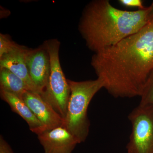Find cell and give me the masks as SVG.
I'll return each instance as SVG.
<instances>
[{
  "mask_svg": "<svg viewBox=\"0 0 153 153\" xmlns=\"http://www.w3.org/2000/svg\"><path fill=\"white\" fill-rule=\"evenodd\" d=\"M26 60L31 80L37 93L41 94L49 80L50 60L49 53L44 45L35 49H27Z\"/></svg>",
  "mask_w": 153,
  "mask_h": 153,
  "instance_id": "obj_6",
  "label": "cell"
},
{
  "mask_svg": "<svg viewBox=\"0 0 153 153\" xmlns=\"http://www.w3.org/2000/svg\"><path fill=\"white\" fill-rule=\"evenodd\" d=\"M18 44L11 39L10 36L0 34V57L5 55L15 48Z\"/></svg>",
  "mask_w": 153,
  "mask_h": 153,
  "instance_id": "obj_13",
  "label": "cell"
},
{
  "mask_svg": "<svg viewBox=\"0 0 153 153\" xmlns=\"http://www.w3.org/2000/svg\"><path fill=\"white\" fill-rule=\"evenodd\" d=\"M71 91L63 127L79 143L85 142L89 133L90 123L88 117V105L96 94L104 87L99 78L75 81L67 79Z\"/></svg>",
  "mask_w": 153,
  "mask_h": 153,
  "instance_id": "obj_3",
  "label": "cell"
},
{
  "mask_svg": "<svg viewBox=\"0 0 153 153\" xmlns=\"http://www.w3.org/2000/svg\"><path fill=\"white\" fill-rule=\"evenodd\" d=\"M91 63L103 88L114 97H140L153 70V22L94 53Z\"/></svg>",
  "mask_w": 153,
  "mask_h": 153,
  "instance_id": "obj_1",
  "label": "cell"
},
{
  "mask_svg": "<svg viewBox=\"0 0 153 153\" xmlns=\"http://www.w3.org/2000/svg\"><path fill=\"white\" fill-rule=\"evenodd\" d=\"M43 45L49 53L50 72L47 86L40 95L64 120L71 91L60 65V42L57 39H49Z\"/></svg>",
  "mask_w": 153,
  "mask_h": 153,
  "instance_id": "obj_4",
  "label": "cell"
},
{
  "mask_svg": "<svg viewBox=\"0 0 153 153\" xmlns=\"http://www.w3.org/2000/svg\"><path fill=\"white\" fill-rule=\"evenodd\" d=\"M121 4L127 7L137 8L139 10H144L145 7L141 0H120Z\"/></svg>",
  "mask_w": 153,
  "mask_h": 153,
  "instance_id": "obj_14",
  "label": "cell"
},
{
  "mask_svg": "<svg viewBox=\"0 0 153 153\" xmlns=\"http://www.w3.org/2000/svg\"><path fill=\"white\" fill-rule=\"evenodd\" d=\"M37 135L45 153H71L79 144L63 126L45 131Z\"/></svg>",
  "mask_w": 153,
  "mask_h": 153,
  "instance_id": "obj_8",
  "label": "cell"
},
{
  "mask_svg": "<svg viewBox=\"0 0 153 153\" xmlns=\"http://www.w3.org/2000/svg\"><path fill=\"white\" fill-rule=\"evenodd\" d=\"M149 7L129 11L113 7L108 0H96L86 6L79 30L86 46L96 52L137 33L149 23Z\"/></svg>",
  "mask_w": 153,
  "mask_h": 153,
  "instance_id": "obj_2",
  "label": "cell"
},
{
  "mask_svg": "<svg viewBox=\"0 0 153 153\" xmlns=\"http://www.w3.org/2000/svg\"><path fill=\"white\" fill-rule=\"evenodd\" d=\"M132 126L128 153H153V105L140 104L128 116Z\"/></svg>",
  "mask_w": 153,
  "mask_h": 153,
  "instance_id": "obj_5",
  "label": "cell"
},
{
  "mask_svg": "<svg viewBox=\"0 0 153 153\" xmlns=\"http://www.w3.org/2000/svg\"><path fill=\"white\" fill-rule=\"evenodd\" d=\"M0 94L1 98L8 104L12 111L27 123L31 131L37 135L44 131L42 123L22 98L4 91H0Z\"/></svg>",
  "mask_w": 153,
  "mask_h": 153,
  "instance_id": "obj_10",
  "label": "cell"
},
{
  "mask_svg": "<svg viewBox=\"0 0 153 153\" xmlns=\"http://www.w3.org/2000/svg\"><path fill=\"white\" fill-rule=\"evenodd\" d=\"M27 49L26 47L18 44L8 53L0 57V69H8L22 79L31 91L37 93L30 78L26 63Z\"/></svg>",
  "mask_w": 153,
  "mask_h": 153,
  "instance_id": "obj_9",
  "label": "cell"
},
{
  "mask_svg": "<svg viewBox=\"0 0 153 153\" xmlns=\"http://www.w3.org/2000/svg\"><path fill=\"white\" fill-rule=\"evenodd\" d=\"M148 16L149 23L153 22V1L151 6L149 7V12Z\"/></svg>",
  "mask_w": 153,
  "mask_h": 153,
  "instance_id": "obj_16",
  "label": "cell"
},
{
  "mask_svg": "<svg viewBox=\"0 0 153 153\" xmlns=\"http://www.w3.org/2000/svg\"><path fill=\"white\" fill-rule=\"evenodd\" d=\"M0 153H14L10 145L1 135L0 137Z\"/></svg>",
  "mask_w": 153,
  "mask_h": 153,
  "instance_id": "obj_15",
  "label": "cell"
},
{
  "mask_svg": "<svg viewBox=\"0 0 153 153\" xmlns=\"http://www.w3.org/2000/svg\"><path fill=\"white\" fill-rule=\"evenodd\" d=\"M21 98L42 123L44 131L64 125V120L39 94L27 91Z\"/></svg>",
  "mask_w": 153,
  "mask_h": 153,
  "instance_id": "obj_7",
  "label": "cell"
},
{
  "mask_svg": "<svg viewBox=\"0 0 153 153\" xmlns=\"http://www.w3.org/2000/svg\"><path fill=\"white\" fill-rule=\"evenodd\" d=\"M0 88L21 98L25 92L31 91L22 79L6 68L0 69Z\"/></svg>",
  "mask_w": 153,
  "mask_h": 153,
  "instance_id": "obj_11",
  "label": "cell"
},
{
  "mask_svg": "<svg viewBox=\"0 0 153 153\" xmlns=\"http://www.w3.org/2000/svg\"><path fill=\"white\" fill-rule=\"evenodd\" d=\"M140 97V104L153 105V70L147 79Z\"/></svg>",
  "mask_w": 153,
  "mask_h": 153,
  "instance_id": "obj_12",
  "label": "cell"
}]
</instances>
